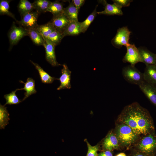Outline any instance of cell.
<instances>
[{"label":"cell","mask_w":156,"mask_h":156,"mask_svg":"<svg viewBox=\"0 0 156 156\" xmlns=\"http://www.w3.org/2000/svg\"><path fill=\"white\" fill-rule=\"evenodd\" d=\"M118 120L120 123L130 127L138 136L155 131L153 120L149 112L137 102L126 106Z\"/></svg>","instance_id":"obj_1"},{"label":"cell","mask_w":156,"mask_h":156,"mask_svg":"<svg viewBox=\"0 0 156 156\" xmlns=\"http://www.w3.org/2000/svg\"><path fill=\"white\" fill-rule=\"evenodd\" d=\"M115 134L119 143L124 146H129L134 142L138 136L130 127L120 123L117 125Z\"/></svg>","instance_id":"obj_2"},{"label":"cell","mask_w":156,"mask_h":156,"mask_svg":"<svg viewBox=\"0 0 156 156\" xmlns=\"http://www.w3.org/2000/svg\"><path fill=\"white\" fill-rule=\"evenodd\" d=\"M137 151L153 156L156 154V135L155 131L145 135L136 146Z\"/></svg>","instance_id":"obj_3"},{"label":"cell","mask_w":156,"mask_h":156,"mask_svg":"<svg viewBox=\"0 0 156 156\" xmlns=\"http://www.w3.org/2000/svg\"><path fill=\"white\" fill-rule=\"evenodd\" d=\"M122 74L124 78L131 83L139 86L144 81L143 73L135 66L131 65L122 68Z\"/></svg>","instance_id":"obj_4"},{"label":"cell","mask_w":156,"mask_h":156,"mask_svg":"<svg viewBox=\"0 0 156 156\" xmlns=\"http://www.w3.org/2000/svg\"><path fill=\"white\" fill-rule=\"evenodd\" d=\"M26 36H28L27 29L20 26H17L14 22L8 35L10 42L9 50H10L21 39Z\"/></svg>","instance_id":"obj_5"},{"label":"cell","mask_w":156,"mask_h":156,"mask_svg":"<svg viewBox=\"0 0 156 156\" xmlns=\"http://www.w3.org/2000/svg\"><path fill=\"white\" fill-rule=\"evenodd\" d=\"M131 32L127 27L119 28L117 33L112 40V43L115 47L120 48L123 46L126 47L129 45V40Z\"/></svg>","instance_id":"obj_6"},{"label":"cell","mask_w":156,"mask_h":156,"mask_svg":"<svg viewBox=\"0 0 156 156\" xmlns=\"http://www.w3.org/2000/svg\"><path fill=\"white\" fill-rule=\"evenodd\" d=\"M126 47L127 52L122 59L123 62L129 63L133 66L138 62H142L138 48L134 44H130Z\"/></svg>","instance_id":"obj_7"},{"label":"cell","mask_w":156,"mask_h":156,"mask_svg":"<svg viewBox=\"0 0 156 156\" xmlns=\"http://www.w3.org/2000/svg\"><path fill=\"white\" fill-rule=\"evenodd\" d=\"M40 14L37 10L33 11L24 15L21 20L17 21L16 23L26 29L36 28L38 25L37 21Z\"/></svg>","instance_id":"obj_8"},{"label":"cell","mask_w":156,"mask_h":156,"mask_svg":"<svg viewBox=\"0 0 156 156\" xmlns=\"http://www.w3.org/2000/svg\"><path fill=\"white\" fill-rule=\"evenodd\" d=\"M51 21L55 30L62 34L71 22V21L63 12L53 16Z\"/></svg>","instance_id":"obj_9"},{"label":"cell","mask_w":156,"mask_h":156,"mask_svg":"<svg viewBox=\"0 0 156 156\" xmlns=\"http://www.w3.org/2000/svg\"><path fill=\"white\" fill-rule=\"evenodd\" d=\"M45 42L44 47L45 51V58L47 61L53 66L61 65L56 60L55 52L56 45L46 39H44Z\"/></svg>","instance_id":"obj_10"},{"label":"cell","mask_w":156,"mask_h":156,"mask_svg":"<svg viewBox=\"0 0 156 156\" xmlns=\"http://www.w3.org/2000/svg\"><path fill=\"white\" fill-rule=\"evenodd\" d=\"M139 87L149 101L156 107V86L144 81Z\"/></svg>","instance_id":"obj_11"},{"label":"cell","mask_w":156,"mask_h":156,"mask_svg":"<svg viewBox=\"0 0 156 156\" xmlns=\"http://www.w3.org/2000/svg\"><path fill=\"white\" fill-rule=\"evenodd\" d=\"M63 68L61 70L62 75L59 79L60 84L57 88L58 90L64 89H70L71 88L70 83L71 72L68 68L67 65L65 64L63 65Z\"/></svg>","instance_id":"obj_12"},{"label":"cell","mask_w":156,"mask_h":156,"mask_svg":"<svg viewBox=\"0 0 156 156\" xmlns=\"http://www.w3.org/2000/svg\"><path fill=\"white\" fill-rule=\"evenodd\" d=\"M99 1L100 3L102 4L104 6L105 9L103 11L97 12V13L98 14L120 16L123 15L122 8L118 7L114 3L109 4L105 0H101Z\"/></svg>","instance_id":"obj_13"},{"label":"cell","mask_w":156,"mask_h":156,"mask_svg":"<svg viewBox=\"0 0 156 156\" xmlns=\"http://www.w3.org/2000/svg\"><path fill=\"white\" fill-rule=\"evenodd\" d=\"M138 49L142 62L144 63L146 66L156 65V54L153 53L145 47H141Z\"/></svg>","instance_id":"obj_14"},{"label":"cell","mask_w":156,"mask_h":156,"mask_svg":"<svg viewBox=\"0 0 156 156\" xmlns=\"http://www.w3.org/2000/svg\"><path fill=\"white\" fill-rule=\"evenodd\" d=\"M143 74L145 81L156 86V65L146 66Z\"/></svg>","instance_id":"obj_15"},{"label":"cell","mask_w":156,"mask_h":156,"mask_svg":"<svg viewBox=\"0 0 156 156\" xmlns=\"http://www.w3.org/2000/svg\"><path fill=\"white\" fill-rule=\"evenodd\" d=\"M119 141L115 134L111 132L108 133L104 139L103 146L104 149L110 151L117 148Z\"/></svg>","instance_id":"obj_16"},{"label":"cell","mask_w":156,"mask_h":156,"mask_svg":"<svg viewBox=\"0 0 156 156\" xmlns=\"http://www.w3.org/2000/svg\"><path fill=\"white\" fill-rule=\"evenodd\" d=\"M21 82L24 84V87L21 89H16V90H24L25 91V96L22 101L25 100L31 94L36 92L35 88V83L34 80L32 78H28L26 82L24 83L22 81H20Z\"/></svg>","instance_id":"obj_17"},{"label":"cell","mask_w":156,"mask_h":156,"mask_svg":"<svg viewBox=\"0 0 156 156\" xmlns=\"http://www.w3.org/2000/svg\"><path fill=\"white\" fill-rule=\"evenodd\" d=\"M28 36L34 44L38 46H44L45 40L36 28L27 29Z\"/></svg>","instance_id":"obj_18"},{"label":"cell","mask_w":156,"mask_h":156,"mask_svg":"<svg viewBox=\"0 0 156 156\" xmlns=\"http://www.w3.org/2000/svg\"><path fill=\"white\" fill-rule=\"evenodd\" d=\"M81 33L79 21L71 22L63 33L64 36L77 35Z\"/></svg>","instance_id":"obj_19"},{"label":"cell","mask_w":156,"mask_h":156,"mask_svg":"<svg viewBox=\"0 0 156 156\" xmlns=\"http://www.w3.org/2000/svg\"><path fill=\"white\" fill-rule=\"evenodd\" d=\"M63 13L71 22L78 21V11L72 1L67 7L64 8Z\"/></svg>","instance_id":"obj_20"},{"label":"cell","mask_w":156,"mask_h":156,"mask_svg":"<svg viewBox=\"0 0 156 156\" xmlns=\"http://www.w3.org/2000/svg\"><path fill=\"white\" fill-rule=\"evenodd\" d=\"M17 7L21 17L25 14L33 11L34 9L33 3L27 0H20Z\"/></svg>","instance_id":"obj_21"},{"label":"cell","mask_w":156,"mask_h":156,"mask_svg":"<svg viewBox=\"0 0 156 156\" xmlns=\"http://www.w3.org/2000/svg\"><path fill=\"white\" fill-rule=\"evenodd\" d=\"M36 28L44 39H46L51 33L55 30L51 21L43 25H38Z\"/></svg>","instance_id":"obj_22"},{"label":"cell","mask_w":156,"mask_h":156,"mask_svg":"<svg viewBox=\"0 0 156 156\" xmlns=\"http://www.w3.org/2000/svg\"><path fill=\"white\" fill-rule=\"evenodd\" d=\"M30 61L38 71L42 82L44 83H51L56 79L55 77H52L44 71L38 64L31 61Z\"/></svg>","instance_id":"obj_23"},{"label":"cell","mask_w":156,"mask_h":156,"mask_svg":"<svg viewBox=\"0 0 156 156\" xmlns=\"http://www.w3.org/2000/svg\"><path fill=\"white\" fill-rule=\"evenodd\" d=\"M97 7V5L96 6L93 11L84 21L81 22H79L81 33H85L94 20L97 14L96 11Z\"/></svg>","instance_id":"obj_24"},{"label":"cell","mask_w":156,"mask_h":156,"mask_svg":"<svg viewBox=\"0 0 156 156\" xmlns=\"http://www.w3.org/2000/svg\"><path fill=\"white\" fill-rule=\"evenodd\" d=\"M10 115L7 107L4 105H0V129H4L5 127L9 124L8 121L10 120Z\"/></svg>","instance_id":"obj_25"},{"label":"cell","mask_w":156,"mask_h":156,"mask_svg":"<svg viewBox=\"0 0 156 156\" xmlns=\"http://www.w3.org/2000/svg\"><path fill=\"white\" fill-rule=\"evenodd\" d=\"M51 2L48 0H36L32 3L34 9L40 13L47 12Z\"/></svg>","instance_id":"obj_26"},{"label":"cell","mask_w":156,"mask_h":156,"mask_svg":"<svg viewBox=\"0 0 156 156\" xmlns=\"http://www.w3.org/2000/svg\"><path fill=\"white\" fill-rule=\"evenodd\" d=\"M64 9L62 3L56 0L51 2L47 12H49L55 16L63 13Z\"/></svg>","instance_id":"obj_27"},{"label":"cell","mask_w":156,"mask_h":156,"mask_svg":"<svg viewBox=\"0 0 156 156\" xmlns=\"http://www.w3.org/2000/svg\"><path fill=\"white\" fill-rule=\"evenodd\" d=\"M11 0H1L0 1V14L1 15H6L12 18L16 22L17 20L14 15L9 11V3Z\"/></svg>","instance_id":"obj_28"},{"label":"cell","mask_w":156,"mask_h":156,"mask_svg":"<svg viewBox=\"0 0 156 156\" xmlns=\"http://www.w3.org/2000/svg\"><path fill=\"white\" fill-rule=\"evenodd\" d=\"M64 37L63 34L55 30L45 39L47 40L56 46L60 43Z\"/></svg>","instance_id":"obj_29"},{"label":"cell","mask_w":156,"mask_h":156,"mask_svg":"<svg viewBox=\"0 0 156 156\" xmlns=\"http://www.w3.org/2000/svg\"><path fill=\"white\" fill-rule=\"evenodd\" d=\"M16 90L9 94L4 95V98L6 101L4 106L6 105L17 104L22 101L20 100L16 96Z\"/></svg>","instance_id":"obj_30"},{"label":"cell","mask_w":156,"mask_h":156,"mask_svg":"<svg viewBox=\"0 0 156 156\" xmlns=\"http://www.w3.org/2000/svg\"><path fill=\"white\" fill-rule=\"evenodd\" d=\"M86 142L88 148L86 156H98L97 152L99 149V145L92 146L87 141Z\"/></svg>","instance_id":"obj_31"},{"label":"cell","mask_w":156,"mask_h":156,"mask_svg":"<svg viewBox=\"0 0 156 156\" xmlns=\"http://www.w3.org/2000/svg\"><path fill=\"white\" fill-rule=\"evenodd\" d=\"M114 3L118 7L122 8V7L129 6L130 3L133 1L131 0H113Z\"/></svg>","instance_id":"obj_32"},{"label":"cell","mask_w":156,"mask_h":156,"mask_svg":"<svg viewBox=\"0 0 156 156\" xmlns=\"http://www.w3.org/2000/svg\"><path fill=\"white\" fill-rule=\"evenodd\" d=\"M85 1L84 0H73L72 2L79 12L81 7L84 4Z\"/></svg>","instance_id":"obj_33"},{"label":"cell","mask_w":156,"mask_h":156,"mask_svg":"<svg viewBox=\"0 0 156 156\" xmlns=\"http://www.w3.org/2000/svg\"><path fill=\"white\" fill-rule=\"evenodd\" d=\"M98 156H113L111 151L107 150L98 154Z\"/></svg>","instance_id":"obj_34"},{"label":"cell","mask_w":156,"mask_h":156,"mask_svg":"<svg viewBox=\"0 0 156 156\" xmlns=\"http://www.w3.org/2000/svg\"><path fill=\"white\" fill-rule=\"evenodd\" d=\"M131 156H153L138 151L133 154Z\"/></svg>","instance_id":"obj_35"},{"label":"cell","mask_w":156,"mask_h":156,"mask_svg":"<svg viewBox=\"0 0 156 156\" xmlns=\"http://www.w3.org/2000/svg\"><path fill=\"white\" fill-rule=\"evenodd\" d=\"M116 156H126V155L125 153H122L118 154Z\"/></svg>","instance_id":"obj_36"}]
</instances>
